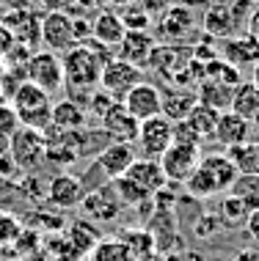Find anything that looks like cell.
Wrapping results in <instances>:
<instances>
[{
    "label": "cell",
    "mask_w": 259,
    "mask_h": 261,
    "mask_svg": "<svg viewBox=\"0 0 259 261\" xmlns=\"http://www.w3.org/2000/svg\"><path fill=\"white\" fill-rule=\"evenodd\" d=\"M44 198L50 201L53 206H58V209H75V206L83 203V198H86V187H83V181L78 179V176L58 173V176L50 179Z\"/></svg>",
    "instance_id": "obj_13"
},
{
    "label": "cell",
    "mask_w": 259,
    "mask_h": 261,
    "mask_svg": "<svg viewBox=\"0 0 259 261\" xmlns=\"http://www.w3.org/2000/svg\"><path fill=\"white\" fill-rule=\"evenodd\" d=\"M248 206V212L259 209V176H237V181L229 190Z\"/></svg>",
    "instance_id": "obj_34"
},
{
    "label": "cell",
    "mask_w": 259,
    "mask_h": 261,
    "mask_svg": "<svg viewBox=\"0 0 259 261\" xmlns=\"http://www.w3.org/2000/svg\"><path fill=\"white\" fill-rule=\"evenodd\" d=\"M174 6H185V9H199V6H209V0H174Z\"/></svg>",
    "instance_id": "obj_47"
},
{
    "label": "cell",
    "mask_w": 259,
    "mask_h": 261,
    "mask_svg": "<svg viewBox=\"0 0 259 261\" xmlns=\"http://www.w3.org/2000/svg\"><path fill=\"white\" fill-rule=\"evenodd\" d=\"M251 83L259 88V61H256V66H254V80H251Z\"/></svg>",
    "instance_id": "obj_53"
},
{
    "label": "cell",
    "mask_w": 259,
    "mask_h": 261,
    "mask_svg": "<svg viewBox=\"0 0 259 261\" xmlns=\"http://www.w3.org/2000/svg\"><path fill=\"white\" fill-rule=\"evenodd\" d=\"M9 154L19 171H36L47 154V135L33 126H19L9 138Z\"/></svg>",
    "instance_id": "obj_4"
},
{
    "label": "cell",
    "mask_w": 259,
    "mask_h": 261,
    "mask_svg": "<svg viewBox=\"0 0 259 261\" xmlns=\"http://www.w3.org/2000/svg\"><path fill=\"white\" fill-rule=\"evenodd\" d=\"M199 105L196 88H185V86H171L166 91H160V116H166L171 124L185 121L191 116V110Z\"/></svg>",
    "instance_id": "obj_14"
},
{
    "label": "cell",
    "mask_w": 259,
    "mask_h": 261,
    "mask_svg": "<svg viewBox=\"0 0 259 261\" xmlns=\"http://www.w3.org/2000/svg\"><path fill=\"white\" fill-rule=\"evenodd\" d=\"M41 11L44 14H53V11H61V14H72L78 9V0H39Z\"/></svg>",
    "instance_id": "obj_42"
},
{
    "label": "cell",
    "mask_w": 259,
    "mask_h": 261,
    "mask_svg": "<svg viewBox=\"0 0 259 261\" xmlns=\"http://www.w3.org/2000/svg\"><path fill=\"white\" fill-rule=\"evenodd\" d=\"M135 160H138L135 146L113 140V143H108L105 149H100V154H97L94 168H91V171H102L105 179L113 181V179H122V176L130 171V165H132Z\"/></svg>",
    "instance_id": "obj_9"
},
{
    "label": "cell",
    "mask_w": 259,
    "mask_h": 261,
    "mask_svg": "<svg viewBox=\"0 0 259 261\" xmlns=\"http://www.w3.org/2000/svg\"><path fill=\"white\" fill-rule=\"evenodd\" d=\"M248 215H251L248 206L237 198V195H232V193L223 195V201H221V217H223V223H226V225H246Z\"/></svg>",
    "instance_id": "obj_35"
},
{
    "label": "cell",
    "mask_w": 259,
    "mask_h": 261,
    "mask_svg": "<svg viewBox=\"0 0 259 261\" xmlns=\"http://www.w3.org/2000/svg\"><path fill=\"white\" fill-rule=\"evenodd\" d=\"M237 168L234 162L223 154H207L199 160L196 171L191 173V179L185 181L187 193L196 198H213V195H226L232 185L237 181Z\"/></svg>",
    "instance_id": "obj_2"
},
{
    "label": "cell",
    "mask_w": 259,
    "mask_h": 261,
    "mask_svg": "<svg viewBox=\"0 0 259 261\" xmlns=\"http://www.w3.org/2000/svg\"><path fill=\"white\" fill-rule=\"evenodd\" d=\"M141 9L149 14V17H160L163 11H169L171 6H174V0H135Z\"/></svg>",
    "instance_id": "obj_43"
},
{
    "label": "cell",
    "mask_w": 259,
    "mask_h": 261,
    "mask_svg": "<svg viewBox=\"0 0 259 261\" xmlns=\"http://www.w3.org/2000/svg\"><path fill=\"white\" fill-rule=\"evenodd\" d=\"M124 33H127V28H124L122 17H119L113 9H100L94 14V19H91V41L100 44V47L116 50V47L122 44Z\"/></svg>",
    "instance_id": "obj_16"
},
{
    "label": "cell",
    "mask_w": 259,
    "mask_h": 261,
    "mask_svg": "<svg viewBox=\"0 0 259 261\" xmlns=\"http://www.w3.org/2000/svg\"><path fill=\"white\" fill-rule=\"evenodd\" d=\"M199 160H201V154H199V149H196V146L171 143L157 162H160V168H163L169 185H185V181L191 179V173L196 171Z\"/></svg>",
    "instance_id": "obj_7"
},
{
    "label": "cell",
    "mask_w": 259,
    "mask_h": 261,
    "mask_svg": "<svg viewBox=\"0 0 259 261\" xmlns=\"http://www.w3.org/2000/svg\"><path fill=\"white\" fill-rule=\"evenodd\" d=\"M251 33H254V39L259 41V11L251 14Z\"/></svg>",
    "instance_id": "obj_50"
},
{
    "label": "cell",
    "mask_w": 259,
    "mask_h": 261,
    "mask_svg": "<svg viewBox=\"0 0 259 261\" xmlns=\"http://www.w3.org/2000/svg\"><path fill=\"white\" fill-rule=\"evenodd\" d=\"M138 261H174V258L166 256V253H160V250H152V253H146V256H141Z\"/></svg>",
    "instance_id": "obj_46"
},
{
    "label": "cell",
    "mask_w": 259,
    "mask_h": 261,
    "mask_svg": "<svg viewBox=\"0 0 259 261\" xmlns=\"http://www.w3.org/2000/svg\"><path fill=\"white\" fill-rule=\"evenodd\" d=\"M138 83H144V69L141 66H135V63H130V61H122L119 55L105 61L100 88H105L113 99L122 102L124 94H127L130 88H135Z\"/></svg>",
    "instance_id": "obj_6"
},
{
    "label": "cell",
    "mask_w": 259,
    "mask_h": 261,
    "mask_svg": "<svg viewBox=\"0 0 259 261\" xmlns=\"http://www.w3.org/2000/svg\"><path fill=\"white\" fill-rule=\"evenodd\" d=\"M122 105L127 108L138 121H146V118H155L160 116V88L155 83H138L135 88H130L124 94Z\"/></svg>",
    "instance_id": "obj_15"
},
{
    "label": "cell",
    "mask_w": 259,
    "mask_h": 261,
    "mask_svg": "<svg viewBox=\"0 0 259 261\" xmlns=\"http://www.w3.org/2000/svg\"><path fill=\"white\" fill-rule=\"evenodd\" d=\"M124 176H130L135 185H141L149 195H157L160 190L169 187V179H166L160 162H157V160H149V157H138Z\"/></svg>",
    "instance_id": "obj_21"
},
{
    "label": "cell",
    "mask_w": 259,
    "mask_h": 261,
    "mask_svg": "<svg viewBox=\"0 0 259 261\" xmlns=\"http://www.w3.org/2000/svg\"><path fill=\"white\" fill-rule=\"evenodd\" d=\"M174 143H179V146H196V149H201V138L193 132V126L187 124V121H177L174 124Z\"/></svg>",
    "instance_id": "obj_41"
},
{
    "label": "cell",
    "mask_w": 259,
    "mask_h": 261,
    "mask_svg": "<svg viewBox=\"0 0 259 261\" xmlns=\"http://www.w3.org/2000/svg\"><path fill=\"white\" fill-rule=\"evenodd\" d=\"M0 22L11 31L14 41L28 50H33L36 41H41V19L33 14V9H11L6 17H0Z\"/></svg>",
    "instance_id": "obj_11"
},
{
    "label": "cell",
    "mask_w": 259,
    "mask_h": 261,
    "mask_svg": "<svg viewBox=\"0 0 259 261\" xmlns=\"http://www.w3.org/2000/svg\"><path fill=\"white\" fill-rule=\"evenodd\" d=\"M105 3L110 6V9H124V6H130V3H135V0H105Z\"/></svg>",
    "instance_id": "obj_51"
},
{
    "label": "cell",
    "mask_w": 259,
    "mask_h": 261,
    "mask_svg": "<svg viewBox=\"0 0 259 261\" xmlns=\"http://www.w3.org/2000/svg\"><path fill=\"white\" fill-rule=\"evenodd\" d=\"M3 77H6V61L0 58V83H3ZM0 102H3V99H0Z\"/></svg>",
    "instance_id": "obj_54"
},
{
    "label": "cell",
    "mask_w": 259,
    "mask_h": 261,
    "mask_svg": "<svg viewBox=\"0 0 259 261\" xmlns=\"http://www.w3.org/2000/svg\"><path fill=\"white\" fill-rule=\"evenodd\" d=\"M9 261H25V258H9Z\"/></svg>",
    "instance_id": "obj_55"
},
{
    "label": "cell",
    "mask_w": 259,
    "mask_h": 261,
    "mask_svg": "<svg viewBox=\"0 0 259 261\" xmlns=\"http://www.w3.org/2000/svg\"><path fill=\"white\" fill-rule=\"evenodd\" d=\"M119 239H122V242L132 250V256H135V258H141V256H146V253L157 250L155 234H152V231H146V228H127V231H122V234H119Z\"/></svg>",
    "instance_id": "obj_32"
},
{
    "label": "cell",
    "mask_w": 259,
    "mask_h": 261,
    "mask_svg": "<svg viewBox=\"0 0 259 261\" xmlns=\"http://www.w3.org/2000/svg\"><path fill=\"white\" fill-rule=\"evenodd\" d=\"M17 173H19V168H17V162H14V157L9 154V143H0V185L14 181Z\"/></svg>",
    "instance_id": "obj_40"
},
{
    "label": "cell",
    "mask_w": 259,
    "mask_h": 261,
    "mask_svg": "<svg viewBox=\"0 0 259 261\" xmlns=\"http://www.w3.org/2000/svg\"><path fill=\"white\" fill-rule=\"evenodd\" d=\"M86 121H88V113L80 102H72V99L53 102V126L55 129H64V132L86 129Z\"/></svg>",
    "instance_id": "obj_22"
},
{
    "label": "cell",
    "mask_w": 259,
    "mask_h": 261,
    "mask_svg": "<svg viewBox=\"0 0 259 261\" xmlns=\"http://www.w3.org/2000/svg\"><path fill=\"white\" fill-rule=\"evenodd\" d=\"M116 102H119V99H113V96H110L105 88H94V94L88 96V105H86V108L91 110V116H94V118H102Z\"/></svg>",
    "instance_id": "obj_39"
},
{
    "label": "cell",
    "mask_w": 259,
    "mask_h": 261,
    "mask_svg": "<svg viewBox=\"0 0 259 261\" xmlns=\"http://www.w3.org/2000/svg\"><path fill=\"white\" fill-rule=\"evenodd\" d=\"M25 80L47 91V94H55L58 88H64V66H61L58 53L50 50L33 53L25 63Z\"/></svg>",
    "instance_id": "obj_5"
},
{
    "label": "cell",
    "mask_w": 259,
    "mask_h": 261,
    "mask_svg": "<svg viewBox=\"0 0 259 261\" xmlns=\"http://www.w3.org/2000/svg\"><path fill=\"white\" fill-rule=\"evenodd\" d=\"M110 187H113V193L119 195L122 206H141V203H146L149 198H155V195H149L141 185H135V181H132L130 176L113 179V181H110Z\"/></svg>",
    "instance_id": "obj_30"
},
{
    "label": "cell",
    "mask_w": 259,
    "mask_h": 261,
    "mask_svg": "<svg viewBox=\"0 0 259 261\" xmlns=\"http://www.w3.org/2000/svg\"><path fill=\"white\" fill-rule=\"evenodd\" d=\"M226 157L234 162L240 176H259V140H246L240 146L226 149Z\"/></svg>",
    "instance_id": "obj_23"
},
{
    "label": "cell",
    "mask_w": 259,
    "mask_h": 261,
    "mask_svg": "<svg viewBox=\"0 0 259 261\" xmlns=\"http://www.w3.org/2000/svg\"><path fill=\"white\" fill-rule=\"evenodd\" d=\"M80 206L86 209V215L94 217V220H116L124 209L122 201H119V195L113 193V187H110V181L105 187H97L94 193H86V198H83Z\"/></svg>",
    "instance_id": "obj_18"
},
{
    "label": "cell",
    "mask_w": 259,
    "mask_h": 261,
    "mask_svg": "<svg viewBox=\"0 0 259 261\" xmlns=\"http://www.w3.org/2000/svg\"><path fill=\"white\" fill-rule=\"evenodd\" d=\"M204 80L209 83H223V86H237L240 83V72L223 58H213L204 63Z\"/></svg>",
    "instance_id": "obj_33"
},
{
    "label": "cell",
    "mask_w": 259,
    "mask_h": 261,
    "mask_svg": "<svg viewBox=\"0 0 259 261\" xmlns=\"http://www.w3.org/2000/svg\"><path fill=\"white\" fill-rule=\"evenodd\" d=\"M251 138H254V129H251V121H246L243 116H237L232 110H223L218 116V124H215V132H213L215 143L232 149V146H240Z\"/></svg>",
    "instance_id": "obj_17"
},
{
    "label": "cell",
    "mask_w": 259,
    "mask_h": 261,
    "mask_svg": "<svg viewBox=\"0 0 259 261\" xmlns=\"http://www.w3.org/2000/svg\"><path fill=\"white\" fill-rule=\"evenodd\" d=\"M232 261H259V253L256 250H240Z\"/></svg>",
    "instance_id": "obj_48"
},
{
    "label": "cell",
    "mask_w": 259,
    "mask_h": 261,
    "mask_svg": "<svg viewBox=\"0 0 259 261\" xmlns=\"http://www.w3.org/2000/svg\"><path fill=\"white\" fill-rule=\"evenodd\" d=\"M19 118L9 102H0V143H9V138L19 129Z\"/></svg>",
    "instance_id": "obj_38"
},
{
    "label": "cell",
    "mask_w": 259,
    "mask_h": 261,
    "mask_svg": "<svg viewBox=\"0 0 259 261\" xmlns=\"http://www.w3.org/2000/svg\"><path fill=\"white\" fill-rule=\"evenodd\" d=\"M157 39L166 41H179L193 31V9L185 6H171L169 11H163L157 17Z\"/></svg>",
    "instance_id": "obj_19"
},
{
    "label": "cell",
    "mask_w": 259,
    "mask_h": 261,
    "mask_svg": "<svg viewBox=\"0 0 259 261\" xmlns=\"http://www.w3.org/2000/svg\"><path fill=\"white\" fill-rule=\"evenodd\" d=\"M19 234H22V223L14 215H9V212H0V250L17 242Z\"/></svg>",
    "instance_id": "obj_37"
},
{
    "label": "cell",
    "mask_w": 259,
    "mask_h": 261,
    "mask_svg": "<svg viewBox=\"0 0 259 261\" xmlns=\"http://www.w3.org/2000/svg\"><path fill=\"white\" fill-rule=\"evenodd\" d=\"M6 3H9V0H0V6H6Z\"/></svg>",
    "instance_id": "obj_56"
},
{
    "label": "cell",
    "mask_w": 259,
    "mask_h": 261,
    "mask_svg": "<svg viewBox=\"0 0 259 261\" xmlns=\"http://www.w3.org/2000/svg\"><path fill=\"white\" fill-rule=\"evenodd\" d=\"M11 108L17 113L19 124L22 126H33V129L47 132L53 126V99L47 91H41L33 83H19V88L11 96Z\"/></svg>",
    "instance_id": "obj_3"
},
{
    "label": "cell",
    "mask_w": 259,
    "mask_h": 261,
    "mask_svg": "<svg viewBox=\"0 0 259 261\" xmlns=\"http://www.w3.org/2000/svg\"><path fill=\"white\" fill-rule=\"evenodd\" d=\"M232 91H234V86L201 80L199 86H196V96H199L201 105H207V108L223 113V110H229V105H232Z\"/></svg>",
    "instance_id": "obj_25"
},
{
    "label": "cell",
    "mask_w": 259,
    "mask_h": 261,
    "mask_svg": "<svg viewBox=\"0 0 259 261\" xmlns=\"http://www.w3.org/2000/svg\"><path fill=\"white\" fill-rule=\"evenodd\" d=\"M0 261H3V258H0Z\"/></svg>",
    "instance_id": "obj_57"
},
{
    "label": "cell",
    "mask_w": 259,
    "mask_h": 261,
    "mask_svg": "<svg viewBox=\"0 0 259 261\" xmlns=\"http://www.w3.org/2000/svg\"><path fill=\"white\" fill-rule=\"evenodd\" d=\"M66 239L72 242V248L78 250L83 258H86L88 253L94 250V245L100 242V231H97L88 220H80V223H72V225H69Z\"/></svg>",
    "instance_id": "obj_28"
},
{
    "label": "cell",
    "mask_w": 259,
    "mask_h": 261,
    "mask_svg": "<svg viewBox=\"0 0 259 261\" xmlns=\"http://www.w3.org/2000/svg\"><path fill=\"white\" fill-rule=\"evenodd\" d=\"M41 41L47 44L50 53H66L78 44L75 39V22H72V14H44L41 17Z\"/></svg>",
    "instance_id": "obj_10"
},
{
    "label": "cell",
    "mask_w": 259,
    "mask_h": 261,
    "mask_svg": "<svg viewBox=\"0 0 259 261\" xmlns=\"http://www.w3.org/2000/svg\"><path fill=\"white\" fill-rule=\"evenodd\" d=\"M105 55H102V47L100 44H75L72 50H66L61 55V66H64V88L72 94H80L86 96V105H88V96L94 94V88H100V77H102V66H105Z\"/></svg>",
    "instance_id": "obj_1"
},
{
    "label": "cell",
    "mask_w": 259,
    "mask_h": 261,
    "mask_svg": "<svg viewBox=\"0 0 259 261\" xmlns=\"http://www.w3.org/2000/svg\"><path fill=\"white\" fill-rule=\"evenodd\" d=\"M251 129H254V138L259 140V113H256L254 118H251Z\"/></svg>",
    "instance_id": "obj_52"
},
{
    "label": "cell",
    "mask_w": 259,
    "mask_h": 261,
    "mask_svg": "<svg viewBox=\"0 0 259 261\" xmlns=\"http://www.w3.org/2000/svg\"><path fill=\"white\" fill-rule=\"evenodd\" d=\"M229 110L237 113V116H243L246 121L259 113V88L254 83H237L234 91H232V105H229Z\"/></svg>",
    "instance_id": "obj_24"
},
{
    "label": "cell",
    "mask_w": 259,
    "mask_h": 261,
    "mask_svg": "<svg viewBox=\"0 0 259 261\" xmlns=\"http://www.w3.org/2000/svg\"><path fill=\"white\" fill-rule=\"evenodd\" d=\"M14 47H17V41H14V36H11V31L6 28L3 22H0V58H6Z\"/></svg>",
    "instance_id": "obj_44"
},
{
    "label": "cell",
    "mask_w": 259,
    "mask_h": 261,
    "mask_svg": "<svg viewBox=\"0 0 259 261\" xmlns=\"http://www.w3.org/2000/svg\"><path fill=\"white\" fill-rule=\"evenodd\" d=\"M223 53H226V58H223V61H229L232 66H234V63H256V58H259V41L254 36L232 39Z\"/></svg>",
    "instance_id": "obj_29"
},
{
    "label": "cell",
    "mask_w": 259,
    "mask_h": 261,
    "mask_svg": "<svg viewBox=\"0 0 259 261\" xmlns=\"http://www.w3.org/2000/svg\"><path fill=\"white\" fill-rule=\"evenodd\" d=\"M100 124H102L105 135L119 140V143H135L138 132H141V121H138L122 102H116L113 108L105 113V116L100 118Z\"/></svg>",
    "instance_id": "obj_12"
},
{
    "label": "cell",
    "mask_w": 259,
    "mask_h": 261,
    "mask_svg": "<svg viewBox=\"0 0 259 261\" xmlns=\"http://www.w3.org/2000/svg\"><path fill=\"white\" fill-rule=\"evenodd\" d=\"M204 28L213 36H229L234 28V11L229 6H207Z\"/></svg>",
    "instance_id": "obj_31"
},
{
    "label": "cell",
    "mask_w": 259,
    "mask_h": 261,
    "mask_svg": "<svg viewBox=\"0 0 259 261\" xmlns=\"http://www.w3.org/2000/svg\"><path fill=\"white\" fill-rule=\"evenodd\" d=\"M119 17H122V22H124V28H127V31H149V28H152V17H149V14H146L138 3L124 6Z\"/></svg>",
    "instance_id": "obj_36"
},
{
    "label": "cell",
    "mask_w": 259,
    "mask_h": 261,
    "mask_svg": "<svg viewBox=\"0 0 259 261\" xmlns=\"http://www.w3.org/2000/svg\"><path fill=\"white\" fill-rule=\"evenodd\" d=\"M155 47H157V41L149 31H127L116 50H119V58L122 61H130V63H135V66L144 69L146 63H149V55Z\"/></svg>",
    "instance_id": "obj_20"
},
{
    "label": "cell",
    "mask_w": 259,
    "mask_h": 261,
    "mask_svg": "<svg viewBox=\"0 0 259 261\" xmlns=\"http://www.w3.org/2000/svg\"><path fill=\"white\" fill-rule=\"evenodd\" d=\"M246 231H248V237L259 245V209H254V212L248 215V220H246Z\"/></svg>",
    "instance_id": "obj_45"
},
{
    "label": "cell",
    "mask_w": 259,
    "mask_h": 261,
    "mask_svg": "<svg viewBox=\"0 0 259 261\" xmlns=\"http://www.w3.org/2000/svg\"><path fill=\"white\" fill-rule=\"evenodd\" d=\"M14 9H33V6L39 3V0H9Z\"/></svg>",
    "instance_id": "obj_49"
},
{
    "label": "cell",
    "mask_w": 259,
    "mask_h": 261,
    "mask_svg": "<svg viewBox=\"0 0 259 261\" xmlns=\"http://www.w3.org/2000/svg\"><path fill=\"white\" fill-rule=\"evenodd\" d=\"M138 149L144 151V157L160 160L163 151L174 143V124L166 116H155L141 121V132H138Z\"/></svg>",
    "instance_id": "obj_8"
},
{
    "label": "cell",
    "mask_w": 259,
    "mask_h": 261,
    "mask_svg": "<svg viewBox=\"0 0 259 261\" xmlns=\"http://www.w3.org/2000/svg\"><path fill=\"white\" fill-rule=\"evenodd\" d=\"M218 110L207 108V105H196V108L191 110V116L185 118L187 124L193 126V132L201 138V143H207V140H213V132H215V124H218Z\"/></svg>",
    "instance_id": "obj_27"
},
{
    "label": "cell",
    "mask_w": 259,
    "mask_h": 261,
    "mask_svg": "<svg viewBox=\"0 0 259 261\" xmlns=\"http://www.w3.org/2000/svg\"><path fill=\"white\" fill-rule=\"evenodd\" d=\"M86 261H138L132 256V250L122 239H100L94 245V250L86 256Z\"/></svg>",
    "instance_id": "obj_26"
}]
</instances>
